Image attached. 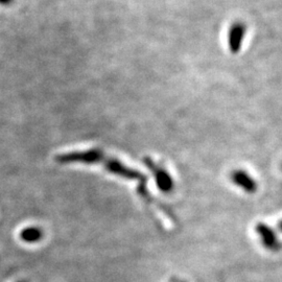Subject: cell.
I'll use <instances>...</instances> for the list:
<instances>
[{"instance_id": "cell-1", "label": "cell", "mask_w": 282, "mask_h": 282, "mask_svg": "<svg viewBox=\"0 0 282 282\" xmlns=\"http://www.w3.org/2000/svg\"><path fill=\"white\" fill-rule=\"evenodd\" d=\"M107 171L113 175H116L118 177H122V178L128 179V180H136L139 181L143 185L144 183L148 182V178L140 172L136 171V169L130 168L126 166L123 162H120L119 160L115 158H111L106 155L104 159L103 160L102 164Z\"/></svg>"}, {"instance_id": "cell-2", "label": "cell", "mask_w": 282, "mask_h": 282, "mask_svg": "<svg viewBox=\"0 0 282 282\" xmlns=\"http://www.w3.org/2000/svg\"><path fill=\"white\" fill-rule=\"evenodd\" d=\"M144 163L155 177V181L160 191L164 193H169L174 190V180L164 168L155 163L151 158H144Z\"/></svg>"}, {"instance_id": "cell-3", "label": "cell", "mask_w": 282, "mask_h": 282, "mask_svg": "<svg viewBox=\"0 0 282 282\" xmlns=\"http://www.w3.org/2000/svg\"><path fill=\"white\" fill-rule=\"evenodd\" d=\"M256 231L258 233L260 240L264 248H267L271 251H278L281 248L278 237L276 235L275 231L270 228L268 225L265 224H258L256 226Z\"/></svg>"}, {"instance_id": "cell-4", "label": "cell", "mask_w": 282, "mask_h": 282, "mask_svg": "<svg viewBox=\"0 0 282 282\" xmlns=\"http://www.w3.org/2000/svg\"><path fill=\"white\" fill-rule=\"evenodd\" d=\"M231 180L236 186L248 193H254L257 190L256 181L244 169H235L231 174Z\"/></svg>"}, {"instance_id": "cell-5", "label": "cell", "mask_w": 282, "mask_h": 282, "mask_svg": "<svg viewBox=\"0 0 282 282\" xmlns=\"http://www.w3.org/2000/svg\"><path fill=\"white\" fill-rule=\"evenodd\" d=\"M246 34V26L243 23L236 22L230 27L228 33V44L231 52L236 53L240 51Z\"/></svg>"}, {"instance_id": "cell-6", "label": "cell", "mask_w": 282, "mask_h": 282, "mask_svg": "<svg viewBox=\"0 0 282 282\" xmlns=\"http://www.w3.org/2000/svg\"><path fill=\"white\" fill-rule=\"evenodd\" d=\"M43 237V232L37 227H26L20 232V238L26 243H37Z\"/></svg>"}, {"instance_id": "cell-7", "label": "cell", "mask_w": 282, "mask_h": 282, "mask_svg": "<svg viewBox=\"0 0 282 282\" xmlns=\"http://www.w3.org/2000/svg\"><path fill=\"white\" fill-rule=\"evenodd\" d=\"M14 0H0V4L1 5H10L11 3H13Z\"/></svg>"}, {"instance_id": "cell-8", "label": "cell", "mask_w": 282, "mask_h": 282, "mask_svg": "<svg viewBox=\"0 0 282 282\" xmlns=\"http://www.w3.org/2000/svg\"><path fill=\"white\" fill-rule=\"evenodd\" d=\"M278 228L282 231V220L279 222V224H278Z\"/></svg>"}]
</instances>
